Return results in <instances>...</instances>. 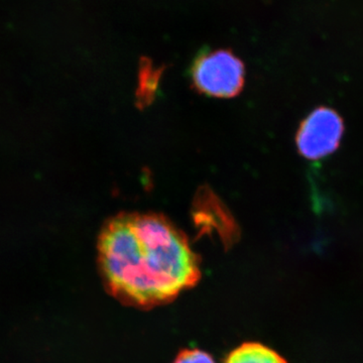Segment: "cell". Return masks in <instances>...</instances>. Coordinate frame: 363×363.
Masks as SVG:
<instances>
[{
    "instance_id": "cell-5",
    "label": "cell",
    "mask_w": 363,
    "mask_h": 363,
    "mask_svg": "<svg viewBox=\"0 0 363 363\" xmlns=\"http://www.w3.org/2000/svg\"><path fill=\"white\" fill-rule=\"evenodd\" d=\"M174 363H215L211 355L199 350L181 351Z\"/></svg>"
},
{
    "instance_id": "cell-1",
    "label": "cell",
    "mask_w": 363,
    "mask_h": 363,
    "mask_svg": "<svg viewBox=\"0 0 363 363\" xmlns=\"http://www.w3.org/2000/svg\"><path fill=\"white\" fill-rule=\"evenodd\" d=\"M98 266L107 293L145 310L169 304L202 274L185 234L152 213L119 214L107 221L98 238Z\"/></svg>"
},
{
    "instance_id": "cell-4",
    "label": "cell",
    "mask_w": 363,
    "mask_h": 363,
    "mask_svg": "<svg viewBox=\"0 0 363 363\" xmlns=\"http://www.w3.org/2000/svg\"><path fill=\"white\" fill-rule=\"evenodd\" d=\"M224 363H288L276 351L264 344L245 342L231 351Z\"/></svg>"
},
{
    "instance_id": "cell-3",
    "label": "cell",
    "mask_w": 363,
    "mask_h": 363,
    "mask_svg": "<svg viewBox=\"0 0 363 363\" xmlns=\"http://www.w3.org/2000/svg\"><path fill=\"white\" fill-rule=\"evenodd\" d=\"M344 131L343 119L328 107H318L298 128L296 143L306 159L316 161L338 149Z\"/></svg>"
},
{
    "instance_id": "cell-2",
    "label": "cell",
    "mask_w": 363,
    "mask_h": 363,
    "mask_svg": "<svg viewBox=\"0 0 363 363\" xmlns=\"http://www.w3.org/2000/svg\"><path fill=\"white\" fill-rule=\"evenodd\" d=\"M192 74L196 88L209 96H236L245 84L242 62L225 50L200 56L195 61Z\"/></svg>"
}]
</instances>
